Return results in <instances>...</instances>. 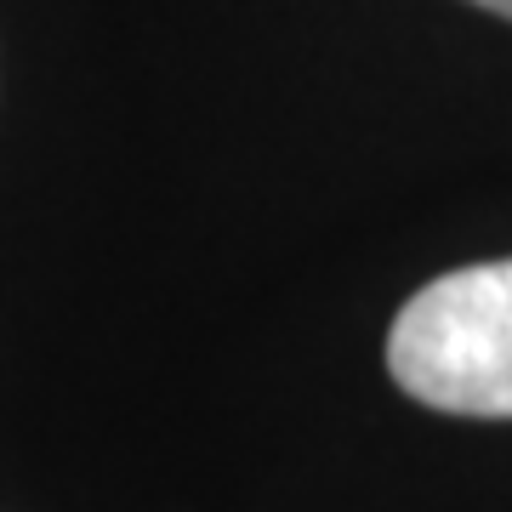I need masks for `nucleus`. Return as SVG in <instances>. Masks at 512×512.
Instances as JSON below:
<instances>
[{
  "mask_svg": "<svg viewBox=\"0 0 512 512\" xmlns=\"http://www.w3.org/2000/svg\"><path fill=\"white\" fill-rule=\"evenodd\" d=\"M467 6H484L490 18H507L512 23V0H467Z\"/></svg>",
  "mask_w": 512,
  "mask_h": 512,
  "instance_id": "obj_2",
  "label": "nucleus"
},
{
  "mask_svg": "<svg viewBox=\"0 0 512 512\" xmlns=\"http://www.w3.org/2000/svg\"><path fill=\"white\" fill-rule=\"evenodd\" d=\"M387 376L439 416L512 421V256L421 285L393 313Z\"/></svg>",
  "mask_w": 512,
  "mask_h": 512,
  "instance_id": "obj_1",
  "label": "nucleus"
}]
</instances>
